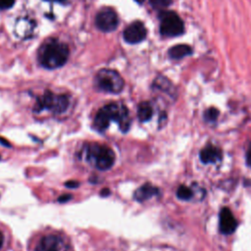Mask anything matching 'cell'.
Segmentation results:
<instances>
[{
	"mask_svg": "<svg viewBox=\"0 0 251 251\" xmlns=\"http://www.w3.org/2000/svg\"><path fill=\"white\" fill-rule=\"evenodd\" d=\"M111 123H117L122 132L126 133L131 124L129 112L127 108L121 103H110L103 106L96 114L93 122L94 128L103 132L106 130Z\"/></svg>",
	"mask_w": 251,
	"mask_h": 251,
	"instance_id": "6da1fadb",
	"label": "cell"
},
{
	"mask_svg": "<svg viewBox=\"0 0 251 251\" xmlns=\"http://www.w3.org/2000/svg\"><path fill=\"white\" fill-rule=\"evenodd\" d=\"M69 47L56 39L46 41L38 51L39 63L46 69L53 70L62 67L69 58Z\"/></svg>",
	"mask_w": 251,
	"mask_h": 251,
	"instance_id": "7a4b0ae2",
	"label": "cell"
},
{
	"mask_svg": "<svg viewBox=\"0 0 251 251\" xmlns=\"http://www.w3.org/2000/svg\"><path fill=\"white\" fill-rule=\"evenodd\" d=\"M83 153L85 161L99 171L109 170L115 163L114 151L105 144H87L83 149Z\"/></svg>",
	"mask_w": 251,
	"mask_h": 251,
	"instance_id": "3957f363",
	"label": "cell"
},
{
	"mask_svg": "<svg viewBox=\"0 0 251 251\" xmlns=\"http://www.w3.org/2000/svg\"><path fill=\"white\" fill-rule=\"evenodd\" d=\"M70 104V98L66 94H55L51 91H45L40 97L37 98L33 111L39 113L48 110L55 115L64 113Z\"/></svg>",
	"mask_w": 251,
	"mask_h": 251,
	"instance_id": "277c9868",
	"label": "cell"
},
{
	"mask_svg": "<svg viewBox=\"0 0 251 251\" xmlns=\"http://www.w3.org/2000/svg\"><path fill=\"white\" fill-rule=\"evenodd\" d=\"M94 83L99 90L114 94L120 93L125 86V81L121 75L111 69L100 70L95 75Z\"/></svg>",
	"mask_w": 251,
	"mask_h": 251,
	"instance_id": "5b68a950",
	"label": "cell"
},
{
	"mask_svg": "<svg viewBox=\"0 0 251 251\" xmlns=\"http://www.w3.org/2000/svg\"><path fill=\"white\" fill-rule=\"evenodd\" d=\"M160 33L165 37H176L183 34L184 23L175 11H162L159 14Z\"/></svg>",
	"mask_w": 251,
	"mask_h": 251,
	"instance_id": "8992f818",
	"label": "cell"
},
{
	"mask_svg": "<svg viewBox=\"0 0 251 251\" xmlns=\"http://www.w3.org/2000/svg\"><path fill=\"white\" fill-rule=\"evenodd\" d=\"M35 251H70V246L61 235L47 234L40 239Z\"/></svg>",
	"mask_w": 251,
	"mask_h": 251,
	"instance_id": "52a82bcc",
	"label": "cell"
},
{
	"mask_svg": "<svg viewBox=\"0 0 251 251\" xmlns=\"http://www.w3.org/2000/svg\"><path fill=\"white\" fill-rule=\"evenodd\" d=\"M118 16L116 12L111 8H103L97 13L95 18L96 26L100 30L106 32L115 30L118 26Z\"/></svg>",
	"mask_w": 251,
	"mask_h": 251,
	"instance_id": "ba28073f",
	"label": "cell"
},
{
	"mask_svg": "<svg viewBox=\"0 0 251 251\" xmlns=\"http://www.w3.org/2000/svg\"><path fill=\"white\" fill-rule=\"evenodd\" d=\"M147 35V29L142 22L136 21L130 24L124 31V39L130 44L143 41Z\"/></svg>",
	"mask_w": 251,
	"mask_h": 251,
	"instance_id": "9c48e42d",
	"label": "cell"
},
{
	"mask_svg": "<svg viewBox=\"0 0 251 251\" xmlns=\"http://www.w3.org/2000/svg\"><path fill=\"white\" fill-rule=\"evenodd\" d=\"M219 227L220 231L223 234H231L234 232L237 226V222L235 218L233 217L231 211L225 207L220 212V218H219Z\"/></svg>",
	"mask_w": 251,
	"mask_h": 251,
	"instance_id": "30bf717a",
	"label": "cell"
},
{
	"mask_svg": "<svg viewBox=\"0 0 251 251\" xmlns=\"http://www.w3.org/2000/svg\"><path fill=\"white\" fill-rule=\"evenodd\" d=\"M199 157L204 164L216 163L222 159V151L214 145H208L200 151Z\"/></svg>",
	"mask_w": 251,
	"mask_h": 251,
	"instance_id": "8fae6325",
	"label": "cell"
},
{
	"mask_svg": "<svg viewBox=\"0 0 251 251\" xmlns=\"http://www.w3.org/2000/svg\"><path fill=\"white\" fill-rule=\"evenodd\" d=\"M159 188L152 185L151 183H144L139 188H137L133 194V198L138 202L146 201L153 196L159 194Z\"/></svg>",
	"mask_w": 251,
	"mask_h": 251,
	"instance_id": "7c38bea8",
	"label": "cell"
},
{
	"mask_svg": "<svg viewBox=\"0 0 251 251\" xmlns=\"http://www.w3.org/2000/svg\"><path fill=\"white\" fill-rule=\"evenodd\" d=\"M153 88L162 91L171 97H175L176 95V91L174 84L166 76L163 75H159L158 77H156V79L153 82Z\"/></svg>",
	"mask_w": 251,
	"mask_h": 251,
	"instance_id": "4fadbf2b",
	"label": "cell"
},
{
	"mask_svg": "<svg viewBox=\"0 0 251 251\" xmlns=\"http://www.w3.org/2000/svg\"><path fill=\"white\" fill-rule=\"evenodd\" d=\"M192 53H193L192 47L187 44H176L172 46L168 50V55L173 60H180L184 57L192 55Z\"/></svg>",
	"mask_w": 251,
	"mask_h": 251,
	"instance_id": "5bb4252c",
	"label": "cell"
},
{
	"mask_svg": "<svg viewBox=\"0 0 251 251\" xmlns=\"http://www.w3.org/2000/svg\"><path fill=\"white\" fill-rule=\"evenodd\" d=\"M153 108L151 104L147 101H143L139 103L137 107V117L140 122H147L152 118Z\"/></svg>",
	"mask_w": 251,
	"mask_h": 251,
	"instance_id": "9a60e30c",
	"label": "cell"
},
{
	"mask_svg": "<svg viewBox=\"0 0 251 251\" xmlns=\"http://www.w3.org/2000/svg\"><path fill=\"white\" fill-rule=\"evenodd\" d=\"M176 197L180 200H189L193 197V191L185 185H180L176 190Z\"/></svg>",
	"mask_w": 251,
	"mask_h": 251,
	"instance_id": "2e32d148",
	"label": "cell"
},
{
	"mask_svg": "<svg viewBox=\"0 0 251 251\" xmlns=\"http://www.w3.org/2000/svg\"><path fill=\"white\" fill-rule=\"evenodd\" d=\"M219 110L215 107H211L209 109H207L204 113V119L207 122H214L217 120V118L219 117Z\"/></svg>",
	"mask_w": 251,
	"mask_h": 251,
	"instance_id": "e0dca14e",
	"label": "cell"
},
{
	"mask_svg": "<svg viewBox=\"0 0 251 251\" xmlns=\"http://www.w3.org/2000/svg\"><path fill=\"white\" fill-rule=\"evenodd\" d=\"M149 3L154 9H165L173 3V0H149Z\"/></svg>",
	"mask_w": 251,
	"mask_h": 251,
	"instance_id": "ac0fdd59",
	"label": "cell"
},
{
	"mask_svg": "<svg viewBox=\"0 0 251 251\" xmlns=\"http://www.w3.org/2000/svg\"><path fill=\"white\" fill-rule=\"evenodd\" d=\"M15 3V0H0V9H9Z\"/></svg>",
	"mask_w": 251,
	"mask_h": 251,
	"instance_id": "d6986e66",
	"label": "cell"
},
{
	"mask_svg": "<svg viewBox=\"0 0 251 251\" xmlns=\"http://www.w3.org/2000/svg\"><path fill=\"white\" fill-rule=\"evenodd\" d=\"M246 162L248 164V166L251 168V143L247 149V152H246Z\"/></svg>",
	"mask_w": 251,
	"mask_h": 251,
	"instance_id": "ffe728a7",
	"label": "cell"
},
{
	"mask_svg": "<svg viewBox=\"0 0 251 251\" xmlns=\"http://www.w3.org/2000/svg\"><path fill=\"white\" fill-rule=\"evenodd\" d=\"M65 185L69 188H74V187H77L79 185V182L78 181H75V180H70V181H67L65 183Z\"/></svg>",
	"mask_w": 251,
	"mask_h": 251,
	"instance_id": "44dd1931",
	"label": "cell"
},
{
	"mask_svg": "<svg viewBox=\"0 0 251 251\" xmlns=\"http://www.w3.org/2000/svg\"><path fill=\"white\" fill-rule=\"evenodd\" d=\"M71 198H72V195H70V194H64V195H62V196H60V197L58 198V201H59V202H67V201H69Z\"/></svg>",
	"mask_w": 251,
	"mask_h": 251,
	"instance_id": "7402d4cb",
	"label": "cell"
},
{
	"mask_svg": "<svg viewBox=\"0 0 251 251\" xmlns=\"http://www.w3.org/2000/svg\"><path fill=\"white\" fill-rule=\"evenodd\" d=\"M109 194H110V190L108 188H104V189L101 190V195L102 196H107Z\"/></svg>",
	"mask_w": 251,
	"mask_h": 251,
	"instance_id": "603a6c76",
	"label": "cell"
},
{
	"mask_svg": "<svg viewBox=\"0 0 251 251\" xmlns=\"http://www.w3.org/2000/svg\"><path fill=\"white\" fill-rule=\"evenodd\" d=\"M0 143H1V144H3V145L5 144V146H7V147H10V143H9V142H7L5 139L3 140L2 138H0Z\"/></svg>",
	"mask_w": 251,
	"mask_h": 251,
	"instance_id": "cb8c5ba5",
	"label": "cell"
},
{
	"mask_svg": "<svg viewBox=\"0 0 251 251\" xmlns=\"http://www.w3.org/2000/svg\"><path fill=\"white\" fill-rule=\"evenodd\" d=\"M3 242H4V236H3L2 232L0 231V248H1L2 245H3Z\"/></svg>",
	"mask_w": 251,
	"mask_h": 251,
	"instance_id": "d4e9b609",
	"label": "cell"
},
{
	"mask_svg": "<svg viewBox=\"0 0 251 251\" xmlns=\"http://www.w3.org/2000/svg\"><path fill=\"white\" fill-rule=\"evenodd\" d=\"M47 1H54V2H60V3H62V2H65L66 0H47Z\"/></svg>",
	"mask_w": 251,
	"mask_h": 251,
	"instance_id": "484cf974",
	"label": "cell"
},
{
	"mask_svg": "<svg viewBox=\"0 0 251 251\" xmlns=\"http://www.w3.org/2000/svg\"><path fill=\"white\" fill-rule=\"evenodd\" d=\"M135 2H137V3H139V4H142L143 2H144V0H134Z\"/></svg>",
	"mask_w": 251,
	"mask_h": 251,
	"instance_id": "4316f807",
	"label": "cell"
}]
</instances>
